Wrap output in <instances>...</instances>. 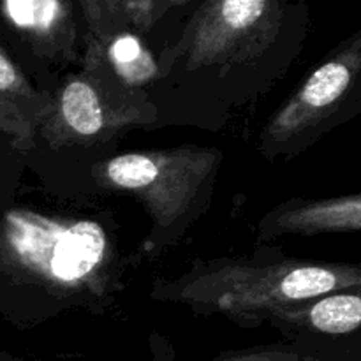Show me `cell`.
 Here are the masks:
<instances>
[{"label": "cell", "mask_w": 361, "mask_h": 361, "mask_svg": "<svg viewBox=\"0 0 361 361\" xmlns=\"http://www.w3.org/2000/svg\"><path fill=\"white\" fill-rule=\"evenodd\" d=\"M221 159L217 148L201 147L129 152L95 166V176L104 185L134 194L155 224L169 228L212 182Z\"/></svg>", "instance_id": "obj_3"}, {"label": "cell", "mask_w": 361, "mask_h": 361, "mask_svg": "<svg viewBox=\"0 0 361 361\" xmlns=\"http://www.w3.org/2000/svg\"><path fill=\"white\" fill-rule=\"evenodd\" d=\"M360 284L361 270L353 264L217 261L164 286L162 291H154V296L249 324L270 319L271 314L291 303L358 289Z\"/></svg>", "instance_id": "obj_1"}, {"label": "cell", "mask_w": 361, "mask_h": 361, "mask_svg": "<svg viewBox=\"0 0 361 361\" xmlns=\"http://www.w3.org/2000/svg\"><path fill=\"white\" fill-rule=\"evenodd\" d=\"M90 30L97 39L122 34L127 23H148V0H80Z\"/></svg>", "instance_id": "obj_10"}, {"label": "cell", "mask_w": 361, "mask_h": 361, "mask_svg": "<svg viewBox=\"0 0 361 361\" xmlns=\"http://www.w3.org/2000/svg\"><path fill=\"white\" fill-rule=\"evenodd\" d=\"M161 2L166 4V6H180V4H185L189 0H161Z\"/></svg>", "instance_id": "obj_15"}, {"label": "cell", "mask_w": 361, "mask_h": 361, "mask_svg": "<svg viewBox=\"0 0 361 361\" xmlns=\"http://www.w3.org/2000/svg\"><path fill=\"white\" fill-rule=\"evenodd\" d=\"M361 66L360 35L321 63L264 127V150L296 143L330 118L355 85Z\"/></svg>", "instance_id": "obj_5"}, {"label": "cell", "mask_w": 361, "mask_h": 361, "mask_svg": "<svg viewBox=\"0 0 361 361\" xmlns=\"http://www.w3.org/2000/svg\"><path fill=\"white\" fill-rule=\"evenodd\" d=\"M270 321L303 326L326 335H348L361 323V298L358 293H330L319 298L291 303L270 316Z\"/></svg>", "instance_id": "obj_8"}, {"label": "cell", "mask_w": 361, "mask_h": 361, "mask_svg": "<svg viewBox=\"0 0 361 361\" xmlns=\"http://www.w3.org/2000/svg\"><path fill=\"white\" fill-rule=\"evenodd\" d=\"M361 226V196L335 197V200L305 201L300 204H284L271 212L263 222L264 236L316 235V233L358 231Z\"/></svg>", "instance_id": "obj_6"}, {"label": "cell", "mask_w": 361, "mask_h": 361, "mask_svg": "<svg viewBox=\"0 0 361 361\" xmlns=\"http://www.w3.org/2000/svg\"><path fill=\"white\" fill-rule=\"evenodd\" d=\"M108 62L116 76L129 85H143L157 74L152 53L145 49L140 39L122 32L109 39Z\"/></svg>", "instance_id": "obj_11"}, {"label": "cell", "mask_w": 361, "mask_h": 361, "mask_svg": "<svg viewBox=\"0 0 361 361\" xmlns=\"http://www.w3.org/2000/svg\"><path fill=\"white\" fill-rule=\"evenodd\" d=\"M2 247L13 267L66 293L94 289L108 259V235L95 221H56L28 210L6 215Z\"/></svg>", "instance_id": "obj_2"}, {"label": "cell", "mask_w": 361, "mask_h": 361, "mask_svg": "<svg viewBox=\"0 0 361 361\" xmlns=\"http://www.w3.org/2000/svg\"><path fill=\"white\" fill-rule=\"evenodd\" d=\"M281 0H207L183 39L187 69L238 63L263 53L281 28Z\"/></svg>", "instance_id": "obj_4"}, {"label": "cell", "mask_w": 361, "mask_h": 361, "mask_svg": "<svg viewBox=\"0 0 361 361\" xmlns=\"http://www.w3.org/2000/svg\"><path fill=\"white\" fill-rule=\"evenodd\" d=\"M34 97L30 90V85L23 78L13 60L0 49V108L11 118L14 127L18 129V134L23 133V126L18 120L16 111V101L21 99H30Z\"/></svg>", "instance_id": "obj_12"}, {"label": "cell", "mask_w": 361, "mask_h": 361, "mask_svg": "<svg viewBox=\"0 0 361 361\" xmlns=\"http://www.w3.org/2000/svg\"><path fill=\"white\" fill-rule=\"evenodd\" d=\"M53 116V137L66 140H94L111 126H120L122 120L106 108L101 90L87 76H76L67 81L56 99ZM49 140V141H51Z\"/></svg>", "instance_id": "obj_7"}, {"label": "cell", "mask_w": 361, "mask_h": 361, "mask_svg": "<svg viewBox=\"0 0 361 361\" xmlns=\"http://www.w3.org/2000/svg\"><path fill=\"white\" fill-rule=\"evenodd\" d=\"M7 18L35 42H49L71 27L67 0H2Z\"/></svg>", "instance_id": "obj_9"}, {"label": "cell", "mask_w": 361, "mask_h": 361, "mask_svg": "<svg viewBox=\"0 0 361 361\" xmlns=\"http://www.w3.org/2000/svg\"><path fill=\"white\" fill-rule=\"evenodd\" d=\"M219 361H310L305 358H300L296 355L281 351H252V353H238V355L226 356Z\"/></svg>", "instance_id": "obj_13"}, {"label": "cell", "mask_w": 361, "mask_h": 361, "mask_svg": "<svg viewBox=\"0 0 361 361\" xmlns=\"http://www.w3.org/2000/svg\"><path fill=\"white\" fill-rule=\"evenodd\" d=\"M0 129H4V130H9V133H14V134H18V129H16V127H14V123L11 122V118H9V116H7L6 113L2 111V108H0Z\"/></svg>", "instance_id": "obj_14"}]
</instances>
